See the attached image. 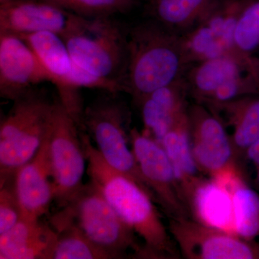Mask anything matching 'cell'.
Returning a JSON list of instances; mask_svg holds the SVG:
<instances>
[{"instance_id":"9c48e42d","label":"cell","mask_w":259,"mask_h":259,"mask_svg":"<svg viewBox=\"0 0 259 259\" xmlns=\"http://www.w3.org/2000/svg\"><path fill=\"white\" fill-rule=\"evenodd\" d=\"M168 231L187 259H259V243L192 218H168Z\"/></svg>"},{"instance_id":"ffe728a7","label":"cell","mask_w":259,"mask_h":259,"mask_svg":"<svg viewBox=\"0 0 259 259\" xmlns=\"http://www.w3.org/2000/svg\"><path fill=\"white\" fill-rule=\"evenodd\" d=\"M187 205L195 221L236 234L231 193L219 181L202 179L191 192Z\"/></svg>"},{"instance_id":"5bb4252c","label":"cell","mask_w":259,"mask_h":259,"mask_svg":"<svg viewBox=\"0 0 259 259\" xmlns=\"http://www.w3.org/2000/svg\"><path fill=\"white\" fill-rule=\"evenodd\" d=\"M52 78L23 39L0 35V96L14 101L28 90Z\"/></svg>"},{"instance_id":"f1b7e54d","label":"cell","mask_w":259,"mask_h":259,"mask_svg":"<svg viewBox=\"0 0 259 259\" xmlns=\"http://www.w3.org/2000/svg\"><path fill=\"white\" fill-rule=\"evenodd\" d=\"M255 168V176L254 178V185L255 190L259 192V164Z\"/></svg>"},{"instance_id":"3957f363","label":"cell","mask_w":259,"mask_h":259,"mask_svg":"<svg viewBox=\"0 0 259 259\" xmlns=\"http://www.w3.org/2000/svg\"><path fill=\"white\" fill-rule=\"evenodd\" d=\"M60 36L73 61L90 74L119 85L127 67L128 32L112 17L87 18L70 13Z\"/></svg>"},{"instance_id":"8fae6325","label":"cell","mask_w":259,"mask_h":259,"mask_svg":"<svg viewBox=\"0 0 259 259\" xmlns=\"http://www.w3.org/2000/svg\"><path fill=\"white\" fill-rule=\"evenodd\" d=\"M249 0H216L202 18L180 35L190 66L238 51L233 35L238 19Z\"/></svg>"},{"instance_id":"44dd1931","label":"cell","mask_w":259,"mask_h":259,"mask_svg":"<svg viewBox=\"0 0 259 259\" xmlns=\"http://www.w3.org/2000/svg\"><path fill=\"white\" fill-rule=\"evenodd\" d=\"M161 145L171 161L182 199L187 205L191 192L204 178L192 153L188 111L178 119Z\"/></svg>"},{"instance_id":"8992f818","label":"cell","mask_w":259,"mask_h":259,"mask_svg":"<svg viewBox=\"0 0 259 259\" xmlns=\"http://www.w3.org/2000/svg\"><path fill=\"white\" fill-rule=\"evenodd\" d=\"M196 102H223L259 94V59L239 51L191 65L185 74Z\"/></svg>"},{"instance_id":"52a82bcc","label":"cell","mask_w":259,"mask_h":259,"mask_svg":"<svg viewBox=\"0 0 259 259\" xmlns=\"http://www.w3.org/2000/svg\"><path fill=\"white\" fill-rule=\"evenodd\" d=\"M116 94L99 97L84 109L82 129L88 131L95 147L110 166L134 180L154 200L131 148V131L127 133L128 111Z\"/></svg>"},{"instance_id":"cb8c5ba5","label":"cell","mask_w":259,"mask_h":259,"mask_svg":"<svg viewBox=\"0 0 259 259\" xmlns=\"http://www.w3.org/2000/svg\"><path fill=\"white\" fill-rule=\"evenodd\" d=\"M50 221L58 234L52 259H115L90 241L74 223L52 217Z\"/></svg>"},{"instance_id":"2e32d148","label":"cell","mask_w":259,"mask_h":259,"mask_svg":"<svg viewBox=\"0 0 259 259\" xmlns=\"http://www.w3.org/2000/svg\"><path fill=\"white\" fill-rule=\"evenodd\" d=\"M69 15L44 0H8L0 3V35L21 37L48 31L60 35Z\"/></svg>"},{"instance_id":"ba28073f","label":"cell","mask_w":259,"mask_h":259,"mask_svg":"<svg viewBox=\"0 0 259 259\" xmlns=\"http://www.w3.org/2000/svg\"><path fill=\"white\" fill-rule=\"evenodd\" d=\"M81 131L59 99L56 100L47 138L54 200L61 207L69 204L84 186L87 158Z\"/></svg>"},{"instance_id":"7a4b0ae2","label":"cell","mask_w":259,"mask_h":259,"mask_svg":"<svg viewBox=\"0 0 259 259\" xmlns=\"http://www.w3.org/2000/svg\"><path fill=\"white\" fill-rule=\"evenodd\" d=\"M190 66L180 35L153 20L139 24L128 32L123 92L138 105L153 92L183 77Z\"/></svg>"},{"instance_id":"d6986e66","label":"cell","mask_w":259,"mask_h":259,"mask_svg":"<svg viewBox=\"0 0 259 259\" xmlns=\"http://www.w3.org/2000/svg\"><path fill=\"white\" fill-rule=\"evenodd\" d=\"M202 104L217 116L226 130H231L229 136L236 159L243 157L250 145L259 139V94L231 101Z\"/></svg>"},{"instance_id":"ac0fdd59","label":"cell","mask_w":259,"mask_h":259,"mask_svg":"<svg viewBox=\"0 0 259 259\" xmlns=\"http://www.w3.org/2000/svg\"><path fill=\"white\" fill-rule=\"evenodd\" d=\"M58 234L39 220L21 218L15 226L0 235L1 259H52Z\"/></svg>"},{"instance_id":"d4e9b609","label":"cell","mask_w":259,"mask_h":259,"mask_svg":"<svg viewBox=\"0 0 259 259\" xmlns=\"http://www.w3.org/2000/svg\"><path fill=\"white\" fill-rule=\"evenodd\" d=\"M73 14L87 18L113 17L127 13L136 0H44Z\"/></svg>"},{"instance_id":"9a60e30c","label":"cell","mask_w":259,"mask_h":259,"mask_svg":"<svg viewBox=\"0 0 259 259\" xmlns=\"http://www.w3.org/2000/svg\"><path fill=\"white\" fill-rule=\"evenodd\" d=\"M13 185L22 218L39 220L47 214L54 200L47 136L35 156L15 172Z\"/></svg>"},{"instance_id":"5b68a950","label":"cell","mask_w":259,"mask_h":259,"mask_svg":"<svg viewBox=\"0 0 259 259\" xmlns=\"http://www.w3.org/2000/svg\"><path fill=\"white\" fill-rule=\"evenodd\" d=\"M62 208L52 217L74 223L90 241L115 259L128 258V251L134 258H146L144 245L138 241L136 233L92 182L84 185Z\"/></svg>"},{"instance_id":"4fadbf2b","label":"cell","mask_w":259,"mask_h":259,"mask_svg":"<svg viewBox=\"0 0 259 259\" xmlns=\"http://www.w3.org/2000/svg\"><path fill=\"white\" fill-rule=\"evenodd\" d=\"M34 51L52 78L59 100L66 110L82 127L83 109L79 89L72 81L73 60L60 35L40 32L20 37Z\"/></svg>"},{"instance_id":"277c9868","label":"cell","mask_w":259,"mask_h":259,"mask_svg":"<svg viewBox=\"0 0 259 259\" xmlns=\"http://www.w3.org/2000/svg\"><path fill=\"white\" fill-rule=\"evenodd\" d=\"M13 102L0 124L1 181L14 177L36 154L47 136L55 101L32 88Z\"/></svg>"},{"instance_id":"6da1fadb","label":"cell","mask_w":259,"mask_h":259,"mask_svg":"<svg viewBox=\"0 0 259 259\" xmlns=\"http://www.w3.org/2000/svg\"><path fill=\"white\" fill-rule=\"evenodd\" d=\"M81 141L90 182L142 240L146 258H180L178 248L153 204L152 197L132 179L110 166L83 131Z\"/></svg>"},{"instance_id":"7402d4cb","label":"cell","mask_w":259,"mask_h":259,"mask_svg":"<svg viewBox=\"0 0 259 259\" xmlns=\"http://www.w3.org/2000/svg\"><path fill=\"white\" fill-rule=\"evenodd\" d=\"M214 180L231 193L235 233L245 239L259 238V192L246 183L240 168Z\"/></svg>"},{"instance_id":"484cf974","label":"cell","mask_w":259,"mask_h":259,"mask_svg":"<svg viewBox=\"0 0 259 259\" xmlns=\"http://www.w3.org/2000/svg\"><path fill=\"white\" fill-rule=\"evenodd\" d=\"M235 49L254 56L259 50V0H249L242 10L233 35Z\"/></svg>"},{"instance_id":"603a6c76","label":"cell","mask_w":259,"mask_h":259,"mask_svg":"<svg viewBox=\"0 0 259 259\" xmlns=\"http://www.w3.org/2000/svg\"><path fill=\"white\" fill-rule=\"evenodd\" d=\"M216 0H150L148 15L153 21L182 35L207 13Z\"/></svg>"},{"instance_id":"83f0119b","label":"cell","mask_w":259,"mask_h":259,"mask_svg":"<svg viewBox=\"0 0 259 259\" xmlns=\"http://www.w3.org/2000/svg\"><path fill=\"white\" fill-rule=\"evenodd\" d=\"M245 160L250 162L253 166L256 167L259 164V139L250 145L245 151L243 156Z\"/></svg>"},{"instance_id":"7c38bea8","label":"cell","mask_w":259,"mask_h":259,"mask_svg":"<svg viewBox=\"0 0 259 259\" xmlns=\"http://www.w3.org/2000/svg\"><path fill=\"white\" fill-rule=\"evenodd\" d=\"M191 146L202 173L215 178L239 168L231 137L223 122L199 102L188 108Z\"/></svg>"},{"instance_id":"e0dca14e","label":"cell","mask_w":259,"mask_h":259,"mask_svg":"<svg viewBox=\"0 0 259 259\" xmlns=\"http://www.w3.org/2000/svg\"><path fill=\"white\" fill-rule=\"evenodd\" d=\"M189 95L188 85L184 76L144 97L138 104L144 122L143 132L161 144L178 119L188 111Z\"/></svg>"},{"instance_id":"f546056e","label":"cell","mask_w":259,"mask_h":259,"mask_svg":"<svg viewBox=\"0 0 259 259\" xmlns=\"http://www.w3.org/2000/svg\"><path fill=\"white\" fill-rule=\"evenodd\" d=\"M8 1V0H0V3H4V2Z\"/></svg>"},{"instance_id":"4316f807","label":"cell","mask_w":259,"mask_h":259,"mask_svg":"<svg viewBox=\"0 0 259 259\" xmlns=\"http://www.w3.org/2000/svg\"><path fill=\"white\" fill-rule=\"evenodd\" d=\"M13 178L1 181L0 235L6 233L21 219L22 213L15 194Z\"/></svg>"},{"instance_id":"30bf717a","label":"cell","mask_w":259,"mask_h":259,"mask_svg":"<svg viewBox=\"0 0 259 259\" xmlns=\"http://www.w3.org/2000/svg\"><path fill=\"white\" fill-rule=\"evenodd\" d=\"M130 141L145 183L167 217L191 218L171 161L161 145L136 127L130 131Z\"/></svg>"}]
</instances>
